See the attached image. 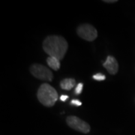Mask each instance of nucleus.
Wrapping results in <instances>:
<instances>
[{
  "label": "nucleus",
  "mask_w": 135,
  "mask_h": 135,
  "mask_svg": "<svg viewBox=\"0 0 135 135\" xmlns=\"http://www.w3.org/2000/svg\"><path fill=\"white\" fill-rule=\"evenodd\" d=\"M83 84L82 83H78L77 85V86L75 88V90H74V92H75V94H77V95H80L83 91Z\"/></svg>",
  "instance_id": "obj_10"
},
{
  "label": "nucleus",
  "mask_w": 135,
  "mask_h": 135,
  "mask_svg": "<svg viewBox=\"0 0 135 135\" xmlns=\"http://www.w3.org/2000/svg\"><path fill=\"white\" fill-rule=\"evenodd\" d=\"M71 105H76V106H81L82 105V102L79 101L78 99H73L71 101Z\"/></svg>",
  "instance_id": "obj_11"
},
{
  "label": "nucleus",
  "mask_w": 135,
  "mask_h": 135,
  "mask_svg": "<svg viewBox=\"0 0 135 135\" xmlns=\"http://www.w3.org/2000/svg\"><path fill=\"white\" fill-rule=\"evenodd\" d=\"M66 122H67L68 126L70 128H71L72 129L80 131L83 134H88L91 129L90 126L87 122L82 120L77 116H68L66 119Z\"/></svg>",
  "instance_id": "obj_5"
},
{
  "label": "nucleus",
  "mask_w": 135,
  "mask_h": 135,
  "mask_svg": "<svg viewBox=\"0 0 135 135\" xmlns=\"http://www.w3.org/2000/svg\"><path fill=\"white\" fill-rule=\"evenodd\" d=\"M77 33L79 37L87 41H93L98 37L96 29L92 25L87 23L79 26L77 29Z\"/></svg>",
  "instance_id": "obj_4"
},
{
  "label": "nucleus",
  "mask_w": 135,
  "mask_h": 135,
  "mask_svg": "<svg viewBox=\"0 0 135 135\" xmlns=\"http://www.w3.org/2000/svg\"><path fill=\"white\" fill-rule=\"evenodd\" d=\"M44 50L50 56L56 57L59 60L64 58L68 48L67 41L59 35H49L43 41Z\"/></svg>",
  "instance_id": "obj_1"
},
{
  "label": "nucleus",
  "mask_w": 135,
  "mask_h": 135,
  "mask_svg": "<svg viewBox=\"0 0 135 135\" xmlns=\"http://www.w3.org/2000/svg\"><path fill=\"white\" fill-rule=\"evenodd\" d=\"M103 2L105 3H114V2H116L118 1L117 0H104Z\"/></svg>",
  "instance_id": "obj_12"
},
{
  "label": "nucleus",
  "mask_w": 135,
  "mask_h": 135,
  "mask_svg": "<svg viewBox=\"0 0 135 135\" xmlns=\"http://www.w3.org/2000/svg\"><path fill=\"white\" fill-rule=\"evenodd\" d=\"M47 63L49 67L51 68L55 71H58L61 66L60 60H59L56 57H52V56L48 57L47 59Z\"/></svg>",
  "instance_id": "obj_8"
},
{
  "label": "nucleus",
  "mask_w": 135,
  "mask_h": 135,
  "mask_svg": "<svg viewBox=\"0 0 135 135\" xmlns=\"http://www.w3.org/2000/svg\"><path fill=\"white\" fill-rule=\"evenodd\" d=\"M37 97L38 101L44 106L53 107L58 99V93L56 90L48 83H43L39 87Z\"/></svg>",
  "instance_id": "obj_2"
},
{
  "label": "nucleus",
  "mask_w": 135,
  "mask_h": 135,
  "mask_svg": "<svg viewBox=\"0 0 135 135\" xmlns=\"http://www.w3.org/2000/svg\"><path fill=\"white\" fill-rule=\"evenodd\" d=\"M92 78L94 80H95L97 81H103L106 79V76L103 74H101V73H98V74H94L92 76Z\"/></svg>",
  "instance_id": "obj_9"
},
{
  "label": "nucleus",
  "mask_w": 135,
  "mask_h": 135,
  "mask_svg": "<svg viewBox=\"0 0 135 135\" xmlns=\"http://www.w3.org/2000/svg\"><path fill=\"white\" fill-rule=\"evenodd\" d=\"M103 66L107 69L109 74L112 75L116 74L119 71V64L115 57L112 56H108L106 61L103 63Z\"/></svg>",
  "instance_id": "obj_6"
},
{
  "label": "nucleus",
  "mask_w": 135,
  "mask_h": 135,
  "mask_svg": "<svg viewBox=\"0 0 135 135\" xmlns=\"http://www.w3.org/2000/svg\"><path fill=\"white\" fill-rule=\"evenodd\" d=\"M30 73L35 78L44 80V81H52L53 79V74L48 68L41 64H33L30 66Z\"/></svg>",
  "instance_id": "obj_3"
},
{
  "label": "nucleus",
  "mask_w": 135,
  "mask_h": 135,
  "mask_svg": "<svg viewBox=\"0 0 135 135\" xmlns=\"http://www.w3.org/2000/svg\"><path fill=\"white\" fill-rule=\"evenodd\" d=\"M68 98V95H62L60 97V100L62 101H65Z\"/></svg>",
  "instance_id": "obj_13"
},
{
  "label": "nucleus",
  "mask_w": 135,
  "mask_h": 135,
  "mask_svg": "<svg viewBox=\"0 0 135 135\" xmlns=\"http://www.w3.org/2000/svg\"><path fill=\"white\" fill-rule=\"evenodd\" d=\"M76 81L73 78H65L60 82V87L65 90H71L75 86Z\"/></svg>",
  "instance_id": "obj_7"
}]
</instances>
